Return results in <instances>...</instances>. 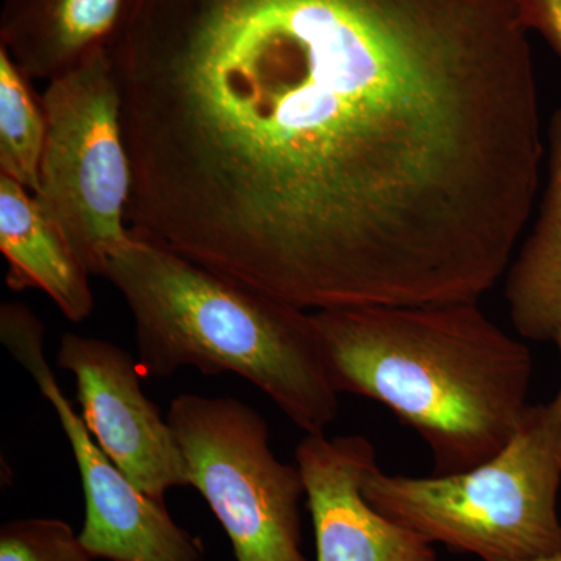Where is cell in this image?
<instances>
[{
  "label": "cell",
  "instance_id": "cell-1",
  "mask_svg": "<svg viewBox=\"0 0 561 561\" xmlns=\"http://www.w3.org/2000/svg\"><path fill=\"white\" fill-rule=\"evenodd\" d=\"M136 238L316 312L479 301L545 139L518 0H136Z\"/></svg>",
  "mask_w": 561,
  "mask_h": 561
},
{
  "label": "cell",
  "instance_id": "cell-2",
  "mask_svg": "<svg viewBox=\"0 0 561 561\" xmlns=\"http://www.w3.org/2000/svg\"><path fill=\"white\" fill-rule=\"evenodd\" d=\"M337 393L381 402L430 448L434 474L478 467L507 446L529 404V346L478 301L312 312Z\"/></svg>",
  "mask_w": 561,
  "mask_h": 561
},
{
  "label": "cell",
  "instance_id": "cell-3",
  "mask_svg": "<svg viewBox=\"0 0 561 561\" xmlns=\"http://www.w3.org/2000/svg\"><path fill=\"white\" fill-rule=\"evenodd\" d=\"M103 278L135 320L140 371L181 368L245 379L306 432L324 434L339 413L312 312L251 290L180 254L133 236Z\"/></svg>",
  "mask_w": 561,
  "mask_h": 561
},
{
  "label": "cell",
  "instance_id": "cell-4",
  "mask_svg": "<svg viewBox=\"0 0 561 561\" xmlns=\"http://www.w3.org/2000/svg\"><path fill=\"white\" fill-rule=\"evenodd\" d=\"M560 485L561 420L549 402L529 405L507 446L471 470L409 478L376 465L364 494L432 545L497 561L561 552Z\"/></svg>",
  "mask_w": 561,
  "mask_h": 561
},
{
  "label": "cell",
  "instance_id": "cell-5",
  "mask_svg": "<svg viewBox=\"0 0 561 561\" xmlns=\"http://www.w3.org/2000/svg\"><path fill=\"white\" fill-rule=\"evenodd\" d=\"M41 105L47 135L33 197L88 273L103 276L110 257L133 241V169L110 49L50 80Z\"/></svg>",
  "mask_w": 561,
  "mask_h": 561
},
{
  "label": "cell",
  "instance_id": "cell-6",
  "mask_svg": "<svg viewBox=\"0 0 561 561\" xmlns=\"http://www.w3.org/2000/svg\"><path fill=\"white\" fill-rule=\"evenodd\" d=\"M165 420L191 486L227 531L236 560L308 561L301 551V471L276 459L260 412L236 398L184 393Z\"/></svg>",
  "mask_w": 561,
  "mask_h": 561
},
{
  "label": "cell",
  "instance_id": "cell-7",
  "mask_svg": "<svg viewBox=\"0 0 561 561\" xmlns=\"http://www.w3.org/2000/svg\"><path fill=\"white\" fill-rule=\"evenodd\" d=\"M44 324L25 305L0 306V341L35 379L70 443L84 494L80 540L95 560L202 561V553L164 504L142 493L103 453L73 411L44 356Z\"/></svg>",
  "mask_w": 561,
  "mask_h": 561
},
{
  "label": "cell",
  "instance_id": "cell-8",
  "mask_svg": "<svg viewBox=\"0 0 561 561\" xmlns=\"http://www.w3.org/2000/svg\"><path fill=\"white\" fill-rule=\"evenodd\" d=\"M57 364L76 378L81 416L95 442L142 493L164 504L168 491L191 486L175 432L140 390L142 371L127 351L68 332Z\"/></svg>",
  "mask_w": 561,
  "mask_h": 561
},
{
  "label": "cell",
  "instance_id": "cell-9",
  "mask_svg": "<svg viewBox=\"0 0 561 561\" xmlns=\"http://www.w3.org/2000/svg\"><path fill=\"white\" fill-rule=\"evenodd\" d=\"M295 459L312 516L317 561H438L432 542L365 497V478L378 465L368 438L306 435Z\"/></svg>",
  "mask_w": 561,
  "mask_h": 561
},
{
  "label": "cell",
  "instance_id": "cell-10",
  "mask_svg": "<svg viewBox=\"0 0 561 561\" xmlns=\"http://www.w3.org/2000/svg\"><path fill=\"white\" fill-rule=\"evenodd\" d=\"M136 0H2L0 47L28 80L57 79L111 49Z\"/></svg>",
  "mask_w": 561,
  "mask_h": 561
},
{
  "label": "cell",
  "instance_id": "cell-11",
  "mask_svg": "<svg viewBox=\"0 0 561 561\" xmlns=\"http://www.w3.org/2000/svg\"><path fill=\"white\" fill-rule=\"evenodd\" d=\"M0 251L11 290L44 291L73 323L94 311L90 273L31 192L5 175H0Z\"/></svg>",
  "mask_w": 561,
  "mask_h": 561
},
{
  "label": "cell",
  "instance_id": "cell-12",
  "mask_svg": "<svg viewBox=\"0 0 561 561\" xmlns=\"http://www.w3.org/2000/svg\"><path fill=\"white\" fill-rule=\"evenodd\" d=\"M549 179L534 230L505 272L513 328L527 341H553L561 330V106L548 128Z\"/></svg>",
  "mask_w": 561,
  "mask_h": 561
},
{
  "label": "cell",
  "instance_id": "cell-13",
  "mask_svg": "<svg viewBox=\"0 0 561 561\" xmlns=\"http://www.w3.org/2000/svg\"><path fill=\"white\" fill-rule=\"evenodd\" d=\"M27 77L0 47V175L35 194L46 146L47 122Z\"/></svg>",
  "mask_w": 561,
  "mask_h": 561
},
{
  "label": "cell",
  "instance_id": "cell-14",
  "mask_svg": "<svg viewBox=\"0 0 561 561\" xmlns=\"http://www.w3.org/2000/svg\"><path fill=\"white\" fill-rule=\"evenodd\" d=\"M0 561H95L61 519L27 518L0 529Z\"/></svg>",
  "mask_w": 561,
  "mask_h": 561
},
{
  "label": "cell",
  "instance_id": "cell-15",
  "mask_svg": "<svg viewBox=\"0 0 561 561\" xmlns=\"http://www.w3.org/2000/svg\"><path fill=\"white\" fill-rule=\"evenodd\" d=\"M527 31L537 32L561 58V0H518Z\"/></svg>",
  "mask_w": 561,
  "mask_h": 561
},
{
  "label": "cell",
  "instance_id": "cell-16",
  "mask_svg": "<svg viewBox=\"0 0 561 561\" xmlns=\"http://www.w3.org/2000/svg\"><path fill=\"white\" fill-rule=\"evenodd\" d=\"M553 343H556L557 348H559L560 354V360H561V330L557 332L556 337H553ZM553 408H556L557 413H559L560 420H561V381H560V389L559 393H557V397L553 398L551 401Z\"/></svg>",
  "mask_w": 561,
  "mask_h": 561
},
{
  "label": "cell",
  "instance_id": "cell-17",
  "mask_svg": "<svg viewBox=\"0 0 561 561\" xmlns=\"http://www.w3.org/2000/svg\"><path fill=\"white\" fill-rule=\"evenodd\" d=\"M497 561H561V552L549 553V556L530 557V559L497 560Z\"/></svg>",
  "mask_w": 561,
  "mask_h": 561
}]
</instances>
